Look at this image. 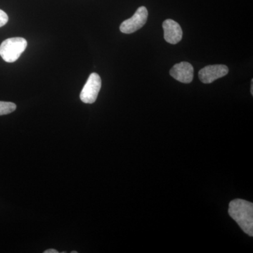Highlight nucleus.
<instances>
[{
    "label": "nucleus",
    "mask_w": 253,
    "mask_h": 253,
    "mask_svg": "<svg viewBox=\"0 0 253 253\" xmlns=\"http://www.w3.org/2000/svg\"><path fill=\"white\" fill-rule=\"evenodd\" d=\"M229 73L225 65H211L202 68L199 73L200 81L205 84H210L219 78L224 77Z\"/></svg>",
    "instance_id": "obj_5"
},
{
    "label": "nucleus",
    "mask_w": 253,
    "mask_h": 253,
    "mask_svg": "<svg viewBox=\"0 0 253 253\" xmlns=\"http://www.w3.org/2000/svg\"><path fill=\"white\" fill-rule=\"evenodd\" d=\"M16 109V105L12 102L0 101V116L9 114Z\"/></svg>",
    "instance_id": "obj_8"
},
{
    "label": "nucleus",
    "mask_w": 253,
    "mask_h": 253,
    "mask_svg": "<svg viewBox=\"0 0 253 253\" xmlns=\"http://www.w3.org/2000/svg\"><path fill=\"white\" fill-rule=\"evenodd\" d=\"M28 42L23 38H11L5 40L0 45V56L7 63H14L27 47Z\"/></svg>",
    "instance_id": "obj_2"
},
{
    "label": "nucleus",
    "mask_w": 253,
    "mask_h": 253,
    "mask_svg": "<svg viewBox=\"0 0 253 253\" xmlns=\"http://www.w3.org/2000/svg\"><path fill=\"white\" fill-rule=\"evenodd\" d=\"M101 87V78L97 73H91L84 87L82 89L81 95H80L81 101L85 104L94 103L97 99Z\"/></svg>",
    "instance_id": "obj_3"
},
{
    "label": "nucleus",
    "mask_w": 253,
    "mask_h": 253,
    "mask_svg": "<svg viewBox=\"0 0 253 253\" xmlns=\"http://www.w3.org/2000/svg\"><path fill=\"white\" fill-rule=\"evenodd\" d=\"M229 214L248 235L253 236V204L243 199L233 200L229 204Z\"/></svg>",
    "instance_id": "obj_1"
},
{
    "label": "nucleus",
    "mask_w": 253,
    "mask_h": 253,
    "mask_svg": "<svg viewBox=\"0 0 253 253\" xmlns=\"http://www.w3.org/2000/svg\"><path fill=\"white\" fill-rule=\"evenodd\" d=\"M71 253H78L77 251H72Z\"/></svg>",
    "instance_id": "obj_12"
},
{
    "label": "nucleus",
    "mask_w": 253,
    "mask_h": 253,
    "mask_svg": "<svg viewBox=\"0 0 253 253\" xmlns=\"http://www.w3.org/2000/svg\"><path fill=\"white\" fill-rule=\"evenodd\" d=\"M253 81H252V85H251V94L252 95L253 94Z\"/></svg>",
    "instance_id": "obj_11"
},
{
    "label": "nucleus",
    "mask_w": 253,
    "mask_h": 253,
    "mask_svg": "<svg viewBox=\"0 0 253 253\" xmlns=\"http://www.w3.org/2000/svg\"><path fill=\"white\" fill-rule=\"evenodd\" d=\"M163 28L165 40L169 44H177L182 39L183 32L181 26L174 20H166L163 23Z\"/></svg>",
    "instance_id": "obj_7"
},
{
    "label": "nucleus",
    "mask_w": 253,
    "mask_h": 253,
    "mask_svg": "<svg viewBox=\"0 0 253 253\" xmlns=\"http://www.w3.org/2000/svg\"><path fill=\"white\" fill-rule=\"evenodd\" d=\"M194 67L191 63L181 62L174 65L169 73L176 81L187 84L194 79Z\"/></svg>",
    "instance_id": "obj_6"
},
{
    "label": "nucleus",
    "mask_w": 253,
    "mask_h": 253,
    "mask_svg": "<svg viewBox=\"0 0 253 253\" xmlns=\"http://www.w3.org/2000/svg\"><path fill=\"white\" fill-rule=\"evenodd\" d=\"M148 16H149V13L147 9L145 6H140L136 10L132 17L126 20L121 23L120 30L126 34L134 33L146 24Z\"/></svg>",
    "instance_id": "obj_4"
},
{
    "label": "nucleus",
    "mask_w": 253,
    "mask_h": 253,
    "mask_svg": "<svg viewBox=\"0 0 253 253\" xmlns=\"http://www.w3.org/2000/svg\"><path fill=\"white\" fill-rule=\"evenodd\" d=\"M9 21L8 15L2 10L0 9V28L5 26Z\"/></svg>",
    "instance_id": "obj_9"
},
{
    "label": "nucleus",
    "mask_w": 253,
    "mask_h": 253,
    "mask_svg": "<svg viewBox=\"0 0 253 253\" xmlns=\"http://www.w3.org/2000/svg\"><path fill=\"white\" fill-rule=\"evenodd\" d=\"M44 253H59L57 251L54 249H49L46 250V251H44Z\"/></svg>",
    "instance_id": "obj_10"
}]
</instances>
